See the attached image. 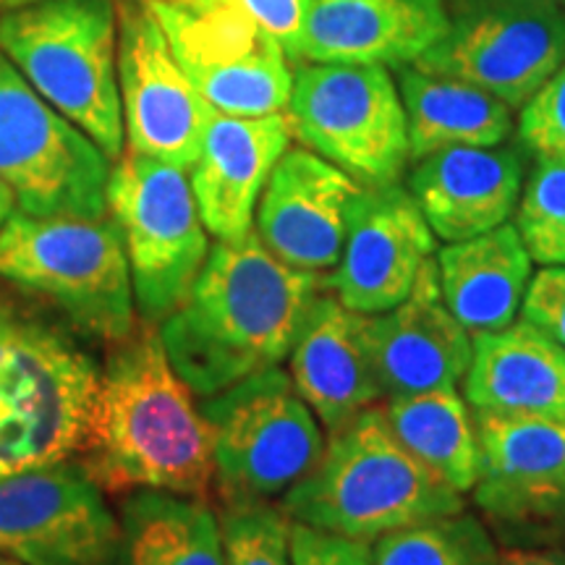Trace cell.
Wrapping results in <instances>:
<instances>
[{"label":"cell","instance_id":"cell-15","mask_svg":"<svg viewBox=\"0 0 565 565\" xmlns=\"http://www.w3.org/2000/svg\"><path fill=\"white\" fill-rule=\"evenodd\" d=\"M362 192L364 186L333 162L303 147H288L254 212L259 242L296 270H333Z\"/></svg>","mask_w":565,"mask_h":565},{"label":"cell","instance_id":"cell-32","mask_svg":"<svg viewBox=\"0 0 565 565\" xmlns=\"http://www.w3.org/2000/svg\"><path fill=\"white\" fill-rule=\"evenodd\" d=\"M192 13H223L263 26L286 47L288 58L301 32L307 0H162Z\"/></svg>","mask_w":565,"mask_h":565},{"label":"cell","instance_id":"cell-24","mask_svg":"<svg viewBox=\"0 0 565 565\" xmlns=\"http://www.w3.org/2000/svg\"><path fill=\"white\" fill-rule=\"evenodd\" d=\"M440 291L450 315L471 338L513 324L532 280V257L515 225L443 246L437 254Z\"/></svg>","mask_w":565,"mask_h":565},{"label":"cell","instance_id":"cell-12","mask_svg":"<svg viewBox=\"0 0 565 565\" xmlns=\"http://www.w3.org/2000/svg\"><path fill=\"white\" fill-rule=\"evenodd\" d=\"M118 515L87 466H40L0 479V553L24 565H113Z\"/></svg>","mask_w":565,"mask_h":565},{"label":"cell","instance_id":"cell-2","mask_svg":"<svg viewBox=\"0 0 565 565\" xmlns=\"http://www.w3.org/2000/svg\"><path fill=\"white\" fill-rule=\"evenodd\" d=\"M84 456L103 490L207 494L215 477L212 427L171 366L158 324L145 322L110 351Z\"/></svg>","mask_w":565,"mask_h":565},{"label":"cell","instance_id":"cell-34","mask_svg":"<svg viewBox=\"0 0 565 565\" xmlns=\"http://www.w3.org/2000/svg\"><path fill=\"white\" fill-rule=\"evenodd\" d=\"M521 320L565 349V265H547L532 275L521 301Z\"/></svg>","mask_w":565,"mask_h":565},{"label":"cell","instance_id":"cell-10","mask_svg":"<svg viewBox=\"0 0 565 565\" xmlns=\"http://www.w3.org/2000/svg\"><path fill=\"white\" fill-rule=\"evenodd\" d=\"M113 162L0 51V181L30 215L103 217Z\"/></svg>","mask_w":565,"mask_h":565},{"label":"cell","instance_id":"cell-28","mask_svg":"<svg viewBox=\"0 0 565 565\" xmlns=\"http://www.w3.org/2000/svg\"><path fill=\"white\" fill-rule=\"evenodd\" d=\"M372 565H500V545L475 513L398 529L370 545Z\"/></svg>","mask_w":565,"mask_h":565},{"label":"cell","instance_id":"cell-7","mask_svg":"<svg viewBox=\"0 0 565 565\" xmlns=\"http://www.w3.org/2000/svg\"><path fill=\"white\" fill-rule=\"evenodd\" d=\"M223 508L280 500L324 450L322 424L278 366L202 398Z\"/></svg>","mask_w":565,"mask_h":565},{"label":"cell","instance_id":"cell-6","mask_svg":"<svg viewBox=\"0 0 565 565\" xmlns=\"http://www.w3.org/2000/svg\"><path fill=\"white\" fill-rule=\"evenodd\" d=\"M0 280L51 299L100 341L121 343L137 330L129 257L113 217L13 212L0 228Z\"/></svg>","mask_w":565,"mask_h":565},{"label":"cell","instance_id":"cell-22","mask_svg":"<svg viewBox=\"0 0 565 565\" xmlns=\"http://www.w3.org/2000/svg\"><path fill=\"white\" fill-rule=\"evenodd\" d=\"M463 393L475 416L565 422V349L524 320L477 335Z\"/></svg>","mask_w":565,"mask_h":565},{"label":"cell","instance_id":"cell-5","mask_svg":"<svg viewBox=\"0 0 565 565\" xmlns=\"http://www.w3.org/2000/svg\"><path fill=\"white\" fill-rule=\"evenodd\" d=\"M0 51L105 158H121L116 0H30L0 13Z\"/></svg>","mask_w":565,"mask_h":565},{"label":"cell","instance_id":"cell-35","mask_svg":"<svg viewBox=\"0 0 565 565\" xmlns=\"http://www.w3.org/2000/svg\"><path fill=\"white\" fill-rule=\"evenodd\" d=\"M294 565H372L366 542L320 532L291 521Z\"/></svg>","mask_w":565,"mask_h":565},{"label":"cell","instance_id":"cell-26","mask_svg":"<svg viewBox=\"0 0 565 565\" xmlns=\"http://www.w3.org/2000/svg\"><path fill=\"white\" fill-rule=\"evenodd\" d=\"M113 565H225L223 526L204 498L134 490Z\"/></svg>","mask_w":565,"mask_h":565},{"label":"cell","instance_id":"cell-16","mask_svg":"<svg viewBox=\"0 0 565 565\" xmlns=\"http://www.w3.org/2000/svg\"><path fill=\"white\" fill-rule=\"evenodd\" d=\"M433 257L435 233L414 194L401 183L364 189L328 288L351 312L383 315L412 294Z\"/></svg>","mask_w":565,"mask_h":565},{"label":"cell","instance_id":"cell-9","mask_svg":"<svg viewBox=\"0 0 565 565\" xmlns=\"http://www.w3.org/2000/svg\"><path fill=\"white\" fill-rule=\"evenodd\" d=\"M105 207L124 236L141 320L160 324L192 291L210 254L183 168L126 150L110 166Z\"/></svg>","mask_w":565,"mask_h":565},{"label":"cell","instance_id":"cell-13","mask_svg":"<svg viewBox=\"0 0 565 565\" xmlns=\"http://www.w3.org/2000/svg\"><path fill=\"white\" fill-rule=\"evenodd\" d=\"M118 92L131 152L192 168L215 116L183 74L147 0H116Z\"/></svg>","mask_w":565,"mask_h":565},{"label":"cell","instance_id":"cell-3","mask_svg":"<svg viewBox=\"0 0 565 565\" xmlns=\"http://www.w3.org/2000/svg\"><path fill=\"white\" fill-rule=\"evenodd\" d=\"M294 521L372 545L380 536L466 511L463 494L429 471L372 406L330 433L309 475L280 498Z\"/></svg>","mask_w":565,"mask_h":565},{"label":"cell","instance_id":"cell-38","mask_svg":"<svg viewBox=\"0 0 565 565\" xmlns=\"http://www.w3.org/2000/svg\"><path fill=\"white\" fill-rule=\"evenodd\" d=\"M13 212H17V194L11 192L9 183L0 181V228H3Z\"/></svg>","mask_w":565,"mask_h":565},{"label":"cell","instance_id":"cell-14","mask_svg":"<svg viewBox=\"0 0 565 565\" xmlns=\"http://www.w3.org/2000/svg\"><path fill=\"white\" fill-rule=\"evenodd\" d=\"M147 3L183 74L212 110L236 118L286 113L291 58L270 32L223 13H192L162 0Z\"/></svg>","mask_w":565,"mask_h":565},{"label":"cell","instance_id":"cell-29","mask_svg":"<svg viewBox=\"0 0 565 565\" xmlns=\"http://www.w3.org/2000/svg\"><path fill=\"white\" fill-rule=\"evenodd\" d=\"M513 225L532 263L565 265V160L536 158Z\"/></svg>","mask_w":565,"mask_h":565},{"label":"cell","instance_id":"cell-4","mask_svg":"<svg viewBox=\"0 0 565 565\" xmlns=\"http://www.w3.org/2000/svg\"><path fill=\"white\" fill-rule=\"evenodd\" d=\"M100 374L74 330L0 296V479L87 454Z\"/></svg>","mask_w":565,"mask_h":565},{"label":"cell","instance_id":"cell-18","mask_svg":"<svg viewBox=\"0 0 565 565\" xmlns=\"http://www.w3.org/2000/svg\"><path fill=\"white\" fill-rule=\"evenodd\" d=\"M448 26V0H307L291 63L408 66Z\"/></svg>","mask_w":565,"mask_h":565},{"label":"cell","instance_id":"cell-21","mask_svg":"<svg viewBox=\"0 0 565 565\" xmlns=\"http://www.w3.org/2000/svg\"><path fill=\"white\" fill-rule=\"evenodd\" d=\"M288 356L296 391L328 433L385 398L366 351L364 315L333 294L317 296Z\"/></svg>","mask_w":565,"mask_h":565},{"label":"cell","instance_id":"cell-27","mask_svg":"<svg viewBox=\"0 0 565 565\" xmlns=\"http://www.w3.org/2000/svg\"><path fill=\"white\" fill-rule=\"evenodd\" d=\"M391 429L419 461L461 494L471 492L482 471L477 422L456 387L387 398Z\"/></svg>","mask_w":565,"mask_h":565},{"label":"cell","instance_id":"cell-8","mask_svg":"<svg viewBox=\"0 0 565 565\" xmlns=\"http://www.w3.org/2000/svg\"><path fill=\"white\" fill-rule=\"evenodd\" d=\"M286 116L307 150L364 189L398 183L412 160L404 100L383 63H296Z\"/></svg>","mask_w":565,"mask_h":565},{"label":"cell","instance_id":"cell-33","mask_svg":"<svg viewBox=\"0 0 565 565\" xmlns=\"http://www.w3.org/2000/svg\"><path fill=\"white\" fill-rule=\"evenodd\" d=\"M500 547L565 550V492L511 521L487 524Z\"/></svg>","mask_w":565,"mask_h":565},{"label":"cell","instance_id":"cell-19","mask_svg":"<svg viewBox=\"0 0 565 565\" xmlns=\"http://www.w3.org/2000/svg\"><path fill=\"white\" fill-rule=\"evenodd\" d=\"M291 137L286 113L212 116L189 181L210 236L217 242H244L249 236L265 183Z\"/></svg>","mask_w":565,"mask_h":565},{"label":"cell","instance_id":"cell-23","mask_svg":"<svg viewBox=\"0 0 565 565\" xmlns=\"http://www.w3.org/2000/svg\"><path fill=\"white\" fill-rule=\"evenodd\" d=\"M482 471L471 494L484 524L511 521L565 492V422L475 416Z\"/></svg>","mask_w":565,"mask_h":565},{"label":"cell","instance_id":"cell-36","mask_svg":"<svg viewBox=\"0 0 565 565\" xmlns=\"http://www.w3.org/2000/svg\"><path fill=\"white\" fill-rule=\"evenodd\" d=\"M500 565H565V550L500 547Z\"/></svg>","mask_w":565,"mask_h":565},{"label":"cell","instance_id":"cell-11","mask_svg":"<svg viewBox=\"0 0 565 565\" xmlns=\"http://www.w3.org/2000/svg\"><path fill=\"white\" fill-rule=\"evenodd\" d=\"M565 61V9L555 3H487L450 11V26L412 66L475 84L524 108Z\"/></svg>","mask_w":565,"mask_h":565},{"label":"cell","instance_id":"cell-31","mask_svg":"<svg viewBox=\"0 0 565 565\" xmlns=\"http://www.w3.org/2000/svg\"><path fill=\"white\" fill-rule=\"evenodd\" d=\"M519 141L534 158L565 160V61L521 110Z\"/></svg>","mask_w":565,"mask_h":565},{"label":"cell","instance_id":"cell-25","mask_svg":"<svg viewBox=\"0 0 565 565\" xmlns=\"http://www.w3.org/2000/svg\"><path fill=\"white\" fill-rule=\"evenodd\" d=\"M412 160L450 147H498L513 131V108L490 92L408 63L398 66Z\"/></svg>","mask_w":565,"mask_h":565},{"label":"cell","instance_id":"cell-20","mask_svg":"<svg viewBox=\"0 0 565 565\" xmlns=\"http://www.w3.org/2000/svg\"><path fill=\"white\" fill-rule=\"evenodd\" d=\"M524 158L515 147H450L414 162L408 192L435 238L456 244L508 223L521 200Z\"/></svg>","mask_w":565,"mask_h":565},{"label":"cell","instance_id":"cell-17","mask_svg":"<svg viewBox=\"0 0 565 565\" xmlns=\"http://www.w3.org/2000/svg\"><path fill=\"white\" fill-rule=\"evenodd\" d=\"M364 341L385 401L461 383L475 338L443 299L437 257L427 259L398 307L364 315Z\"/></svg>","mask_w":565,"mask_h":565},{"label":"cell","instance_id":"cell-37","mask_svg":"<svg viewBox=\"0 0 565 565\" xmlns=\"http://www.w3.org/2000/svg\"><path fill=\"white\" fill-rule=\"evenodd\" d=\"M487 3H521V0H448L450 11L471 9V6H487ZM526 3H555L565 9V0H526Z\"/></svg>","mask_w":565,"mask_h":565},{"label":"cell","instance_id":"cell-30","mask_svg":"<svg viewBox=\"0 0 565 565\" xmlns=\"http://www.w3.org/2000/svg\"><path fill=\"white\" fill-rule=\"evenodd\" d=\"M225 565H294L291 519L270 503L223 508Z\"/></svg>","mask_w":565,"mask_h":565},{"label":"cell","instance_id":"cell-1","mask_svg":"<svg viewBox=\"0 0 565 565\" xmlns=\"http://www.w3.org/2000/svg\"><path fill=\"white\" fill-rule=\"evenodd\" d=\"M320 273L280 263L257 233L210 246L192 291L158 333L175 374L200 398L278 366L317 296Z\"/></svg>","mask_w":565,"mask_h":565},{"label":"cell","instance_id":"cell-39","mask_svg":"<svg viewBox=\"0 0 565 565\" xmlns=\"http://www.w3.org/2000/svg\"><path fill=\"white\" fill-rule=\"evenodd\" d=\"M24 3H30V0H0V13L19 9V6H24Z\"/></svg>","mask_w":565,"mask_h":565},{"label":"cell","instance_id":"cell-40","mask_svg":"<svg viewBox=\"0 0 565 565\" xmlns=\"http://www.w3.org/2000/svg\"><path fill=\"white\" fill-rule=\"evenodd\" d=\"M0 565H24V563L17 561V557H9V555L0 553Z\"/></svg>","mask_w":565,"mask_h":565}]
</instances>
